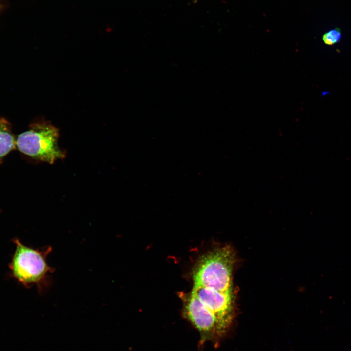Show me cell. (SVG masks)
I'll return each instance as SVG.
<instances>
[{
    "label": "cell",
    "instance_id": "obj_3",
    "mask_svg": "<svg viewBox=\"0 0 351 351\" xmlns=\"http://www.w3.org/2000/svg\"><path fill=\"white\" fill-rule=\"evenodd\" d=\"M58 137L57 128L46 121L39 122L18 136L16 147L34 159L52 164L66 156L58 145Z\"/></svg>",
    "mask_w": 351,
    "mask_h": 351
},
{
    "label": "cell",
    "instance_id": "obj_2",
    "mask_svg": "<svg viewBox=\"0 0 351 351\" xmlns=\"http://www.w3.org/2000/svg\"><path fill=\"white\" fill-rule=\"evenodd\" d=\"M234 254L229 246L214 249L203 255L193 271L194 285L221 292L232 291V274Z\"/></svg>",
    "mask_w": 351,
    "mask_h": 351
},
{
    "label": "cell",
    "instance_id": "obj_1",
    "mask_svg": "<svg viewBox=\"0 0 351 351\" xmlns=\"http://www.w3.org/2000/svg\"><path fill=\"white\" fill-rule=\"evenodd\" d=\"M16 246L9 268L13 276L27 287L37 285L40 292L48 281V274L54 271L46 258L51 247L35 250L23 244L18 238L12 239Z\"/></svg>",
    "mask_w": 351,
    "mask_h": 351
},
{
    "label": "cell",
    "instance_id": "obj_7",
    "mask_svg": "<svg viewBox=\"0 0 351 351\" xmlns=\"http://www.w3.org/2000/svg\"><path fill=\"white\" fill-rule=\"evenodd\" d=\"M341 38V32L337 28L329 30L322 36V39L326 45H332L338 42Z\"/></svg>",
    "mask_w": 351,
    "mask_h": 351
},
{
    "label": "cell",
    "instance_id": "obj_5",
    "mask_svg": "<svg viewBox=\"0 0 351 351\" xmlns=\"http://www.w3.org/2000/svg\"><path fill=\"white\" fill-rule=\"evenodd\" d=\"M191 294L214 314L227 331L233 317L232 291L224 292L212 288L194 285Z\"/></svg>",
    "mask_w": 351,
    "mask_h": 351
},
{
    "label": "cell",
    "instance_id": "obj_8",
    "mask_svg": "<svg viewBox=\"0 0 351 351\" xmlns=\"http://www.w3.org/2000/svg\"><path fill=\"white\" fill-rule=\"evenodd\" d=\"M5 5L4 4L3 0H0V13L4 9Z\"/></svg>",
    "mask_w": 351,
    "mask_h": 351
},
{
    "label": "cell",
    "instance_id": "obj_4",
    "mask_svg": "<svg viewBox=\"0 0 351 351\" xmlns=\"http://www.w3.org/2000/svg\"><path fill=\"white\" fill-rule=\"evenodd\" d=\"M184 304V316L198 330L201 344L215 341L226 332L214 314L195 295L191 294Z\"/></svg>",
    "mask_w": 351,
    "mask_h": 351
},
{
    "label": "cell",
    "instance_id": "obj_6",
    "mask_svg": "<svg viewBox=\"0 0 351 351\" xmlns=\"http://www.w3.org/2000/svg\"><path fill=\"white\" fill-rule=\"evenodd\" d=\"M16 148V139L10 124L5 119L0 118V164L3 158Z\"/></svg>",
    "mask_w": 351,
    "mask_h": 351
}]
</instances>
